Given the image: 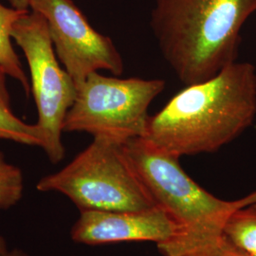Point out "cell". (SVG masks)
Segmentation results:
<instances>
[{
    "mask_svg": "<svg viewBox=\"0 0 256 256\" xmlns=\"http://www.w3.org/2000/svg\"><path fill=\"white\" fill-rule=\"evenodd\" d=\"M256 118V66L236 61L174 94L150 116L144 138L178 158L212 153L240 136Z\"/></svg>",
    "mask_w": 256,
    "mask_h": 256,
    "instance_id": "6da1fadb",
    "label": "cell"
},
{
    "mask_svg": "<svg viewBox=\"0 0 256 256\" xmlns=\"http://www.w3.org/2000/svg\"><path fill=\"white\" fill-rule=\"evenodd\" d=\"M256 0H156L150 25L165 61L185 86L236 61L240 32Z\"/></svg>",
    "mask_w": 256,
    "mask_h": 256,
    "instance_id": "7a4b0ae2",
    "label": "cell"
},
{
    "mask_svg": "<svg viewBox=\"0 0 256 256\" xmlns=\"http://www.w3.org/2000/svg\"><path fill=\"white\" fill-rule=\"evenodd\" d=\"M122 147L156 207L178 225L174 238L198 239L220 234L234 210L256 202V192L234 202L216 198L187 174L178 156L144 138L128 140Z\"/></svg>",
    "mask_w": 256,
    "mask_h": 256,
    "instance_id": "3957f363",
    "label": "cell"
},
{
    "mask_svg": "<svg viewBox=\"0 0 256 256\" xmlns=\"http://www.w3.org/2000/svg\"><path fill=\"white\" fill-rule=\"evenodd\" d=\"M40 192H60L82 210H140L156 207L122 144L93 138L92 144L36 184Z\"/></svg>",
    "mask_w": 256,
    "mask_h": 256,
    "instance_id": "277c9868",
    "label": "cell"
},
{
    "mask_svg": "<svg viewBox=\"0 0 256 256\" xmlns=\"http://www.w3.org/2000/svg\"><path fill=\"white\" fill-rule=\"evenodd\" d=\"M162 79L110 77L92 74L77 86L64 132H84L124 144L144 138L152 102L164 92Z\"/></svg>",
    "mask_w": 256,
    "mask_h": 256,
    "instance_id": "5b68a950",
    "label": "cell"
},
{
    "mask_svg": "<svg viewBox=\"0 0 256 256\" xmlns=\"http://www.w3.org/2000/svg\"><path fill=\"white\" fill-rule=\"evenodd\" d=\"M12 38L22 50L30 68V92L36 106V124L46 137L44 152L54 164L64 156L62 142L66 114L74 104L77 88L61 66L45 18L28 10L14 24Z\"/></svg>",
    "mask_w": 256,
    "mask_h": 256,
    "instance_id": "8992f818",
    "label": "cell"
},
{
    "mask_svg": "<svg viewBox=\"0 0 256 256\" xmlns=\"http://www.w3.org/2000/svg\"><path fill=\"white\" fill-rule=\"evenodd\" d=\"M30 10L46 20L55 54L76 88L100 70L124 74V60L112 39L92 27L72 0H30Z\"/></svg>",
    "mask_w": 256,
    "mask_h": 256,
    "instance_id": "52a82bcc",
    "label": "cell"
},
{
    "mask_svg": "<svg viewBox=\"0 0 256 256\" xmlns=\"http://www.w3.org/2000/svg\"><path fill=\"white\" fill-rule=\"evenodd\" d=\"M178 227L164 210L153 207L140 210H82L70 236L86 245L122 242H155L174 238Z\"/></svg>",
    "mask_w": 256,
    "mask_h": 256,
    "instance_id": "ba28073f",
    "label": "cell"
},
{
    "mask_svg": "<svg viewBox=\"0 0 256 256\" xmlns=\"http://www.w3.org/2000/svg\"><path fill=\"white\" fill-rule=\"evenodd\" d=\"M27 12L7 7L0 2V66L8 76L22 86L25 93L28 95L30 93V82L12 46L14 40L12 38L14 24Z\"/></svg>",
    "mask_w": 256,
    "mask_h": 256,
    "instance_id": "9c48e42d",
    "label": "cell"
},
{
    "mask_svg": "<svg viewBox=\"0 0 256 256\" xmlns=\"http://www.w3.org/2000/svg\"><path fill=\"white\" fill-rule=\"evenodd\" d=\"M165 256H248L234 247L222 232L208 238L176 239L158 245Z\"/></svg>",
    "mask_w": 256,
    "mask_h": 256,
    "instance_id": "30bf717a",
    "label": "cell"
},
{
    "mask_svg": "<svg viewBox=\"0 0 256 256\" xmlns=\"http://www.w3.org/2000/svg\"><path fill=\"white\" fill-rule=\"evenodd\" d=\"M222 234L248 256H256V202L234 210L226 220Z\"/></svg>",
    "mask_w": 256,
    "mask_h": 256,
    "instance_id": "8fae6325",
    "label": "cell"
},
{
    "mask_svg": "<svg viewBox=\"0 0 256 256\" xmlns=\"http://www.w3.org/2000/svg\"><path fill=\"white\" fill-rule=\"evenodd\" d=\"M0 138L18 144L44 148L46 137L42 129L36 124H28L16 117L9 106L0 102Z\"/></svg>",
    "mask_w": 256,
    "mask_h": 256,
    "instance_id": "7c38bea8",
    "label": "cell"
},
{
    "mask_svg": "<svg viewBox=\"0 0 256 256\" xmlns=\"http://www.w3.org/2000/svg\"><path fill=\"white\" fill-rule=\"evenodd\" d=\"M25 183L22 170L12 164L0 151V210H9L24 194Z\"/></svg>",
    "mask_w": 256,
    "mask_h": 256,
    "instance_id": "4fadbf2b",
    "label": "cell"
},
{
    "mask_svg": "<svg viewBox=\"0 0 256 256\" xmlns=\"http://www.w3.org/2000/svg\"><path fill=\"white\" fill-rule=\"evenodd\" d=\"M7 74L0 66V102L10 108V95L7 84Z\"/></svg>",
    "mask_w": 256,
    "mask_h": 256,
    "instance_id": "5bb4252c",
    "label": "cell"
},
{
    "mask_svg": "<svg viewBox=\"0 0 256 256\" xmlns=\"http://www.w3.org/2000/svg\"><path fill=\"white\" fill-rule=\"evenodd\" d=\"M10 7L21 10H30V0H8Z\"/></svg>",
    "mask_w": 256,
    "mask_h": 256,
    "instance_id": "9a60e30c",
    "label": "cell"
},
{
    "mask_svg": "<svg viewBox=\"0 0 256 256\" xmlns=\"http://www.w3.org/2000/svg\"><path fill=\"white\" fill-rule=\"evenodd\" d=\"M2 256H28L26 252L20 248H12L8 250L6 252H4Z\"/></svg>",
    "mask_w": 256,
    "mask_h": 256,
    "instance_id": "2e32d148",
    "label": "cell"
},
{
    "mask_svg": "<svg viewBox=\"0 0 256 256\" xmlns=\"http://www.w3.org/2000/svg\"><path fill=\"white\" fill-rule=\"evenodd\" d=\"M8 250H9V248H8V245H7L6 239L0 234V256H2V254H3L4 252H6Z\"/></svg>",
    "mask_w": 256,
    "mask_h": 256,
    "instance_id": "e0dca14e",
    "label": "cell"
}]
</instances>
